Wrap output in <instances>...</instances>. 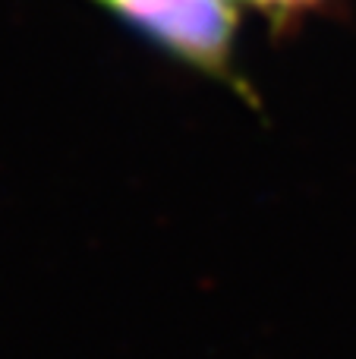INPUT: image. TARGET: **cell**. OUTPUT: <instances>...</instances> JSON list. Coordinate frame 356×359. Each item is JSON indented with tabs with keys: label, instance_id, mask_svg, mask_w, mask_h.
<instances>
[{
	"label": "cell",
	"instance_id": "6da1fadb",
	"mask_svg": "<svg viewBox=\"0 0 356 359\" xmlns=\"http://www.w3.org/2000/svg\"><path fill=\"white\" fill-rule=\"evenodd\" d=\"M126 25L164 48L167 54L180 57L183 63L208 73L243 92L231 63L237 13L227 0H95Z\"/></svg>",
	"mask_w": 356,
	"mask_h": 359
},
{
	"label": "cell",
	"instance_id": "7a4b0ae2",
	"mask_svg": "<svg viewBox=\"0 0 356 359\" xmlns=\"http://www.w3.org/2000/svg\"><path fill=\"white\" fill-rule=\"evenodd\" d=\"M256 4H262V6H278V10H284V6H300V4H306V0H256Z\"/></svg>",
	"mask_w": 356,
	"mask_h": 359
}]
</instances>
